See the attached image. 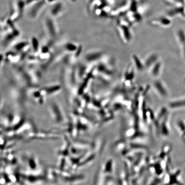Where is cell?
Listing matches in <instances>:
<instances>
[{
  "mask_svg": "<svg viewBox=\"0 0 185 185\" xmlns=\"http://www.w3.org/2000/svg\"><path fill=\"white\" fill-rule=\"evenodd\" d=\"M167 15L169 17L172 18L176 17L184 18V13L183 7L180 8L171 7L170 9L167 11Z\"/></svg>",
  "mask_w": 185,
  "mask_h": 185,
  "instance_id": "cell-2",
  "label": "cell"
},
{
  "mask_svg": "<svg viewBox=\"0 0 185 185\" xmlns=\"http://www.w3.org/2000/svg\"><path fill=\"white\" fill-rule=\"evenodd\" d=\"M164 2L170 7L180 8L184 7L183 0H164Z\"/></svg>",
  "mask_w": 185,
  "mask_h": 185,
  "instance_id": "cell-3",
  "label": "cell"
},
{
  "mask_svg": "<svg viewBox=\"0 0 185 185\" xmlns=\"http://www.w3.org/2000/svg\"><path fill=\"white\" fill-rule=\"evenodd\" d=\"M151 24L154 26L163 28H168L172 24V18L168 16H162L155 19L151 21Z\"/></svg>",
  "mask_w": 185,
  "mask_h": 185,
  "instance_id": "cell-1",
  "label": "cell"
}]
</instances>
